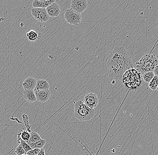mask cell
I'll use <instances>...</instances> for the list:
<instances>
[{
  "instance_id": "1",
  "label": "cell",
  "mask_w": 158,
  "mask_h": 155,
  "mask_svg": "<svg viewBox=\"0 0 158 155\" xmlns=\"http://www.w3.org/2000/svg\"><path fill=\"white\" fill-rule=\"evenodd\" d=\"M133 68L131 57L123 47H116L111 52L107 62L108 76L122 80L124 73Z\"/></svg>"
},
{
  "instance_id": "2",
  "label": "cell",
  "mask_w": 158,
  "mask_h": 155,
  "mask_svg": "<svg viewBox=\"0 0 158 155\" xmlns=\"http://www.w3.org/2000/svg\"><path fill=\"white\" fill-rule=\"evenodd\" d=\"M122 81L127 89L130 90H136L142 85L141 74L133 68L130 69L124 73Z\"/></svg>"
},
{
  "instance_id": "3",
  "label": "cell",
  "mask_w": 158,
  "mask_h": 155,
  "mask_svg": "<svg viewBox=\"0 0 158 155\" xmlns=\"http://www.w3.org/2000/svg\"><path fill=\"white\" fill-rule=\"evenodd\" d=\"M157 65L158 58L155 55L150 54L145 55L136 63V70L142 74L148 72H153Z\"/></svg>"
},
{
  "instance_id": "4",
  "label": "cell",
  "mask_w": 158,
  "mask_h": 155,
  "mask_svg": "<svg viewBox=\"0 0 158 155\" xmlns=\"http://www.w3.org/2000/svg\"><path fill=\"white\" fill-rule=\"evenodd\" d=\"M95 111L86 105L82 101L76 102L74 105V116L81 122L89 121L94 117Z\"/></svg>"
},
{
  "instance_id": "5",
  "label": "cell",
  "mask_w": 158,
  "mask_h": 155,
  "mask_svg": "<svg viewBox=\"0 0 158 155\" xmlns=\"http://www.w3.org/2000/svg\"><path fill=\"white\" fill-rule=\"evenodd\" d=\"M64 18L70 25L75 26L79 25L82 20L81 14L74 11L71 8L65 11Z\"/></svg>"
},
{
  "instance_id": "6",
  "label": "cell",
  "mask_w": 158,
  "mask_h": 155,
  "mask_svg": "<svg viewBox=\"0 0 158 155\" xmlns=\"http://www.w3.org/2000/svg\"><path fill=\"white\" fill-rule=\"evenodd\" d=\"M31 13L35 20L40 22H45L49 20V17L45 8H32Z\"/></svg>"
},
{
  "instance_id": "7",
  "label": "cell",
  "mask_w": 158,
  "mask_h": 155,
  "mask_svg": "<svg viewBox=\"0 0 158 155\" xmlns=\"http://www.w3.org/2000/svg\"><path fill=\"white\" fill-rule=\"evenodd\" d=\"M88 4V2L86 0H72L71 8L81 14L86 10Z\"/></svg>"
},
{
  "instance_id": "8",
  "label": "cell",
  "mask_w": 158,
  "mask_h": 155,
  "mask_svg": "<svg viewBox=\"0 0 158 155\" xmlns=\"http://www.w3.org/2000/svg\"><path fill=\"white\" fill-rule=\"evenodd\" d=\"M84 103L92 109L97 107L99 102V98L95 93H90L85 95L84 98Z\"/></svg>"
},
{
  "instance_id": "9",
  "label": "cell",
  "mask_w": 158,
  "mask_h": 155,
  "mask_svg": "<svg viewBox=\"0 0 158 155\" xmlns=\"http://www.w3.org/2000/svg\"><path fill=\"white\" fill-rule=\"evenodd\" d=\"M34 92L37 101L42 103H45L47 102L51 96V92L49 89L34 90Z\"/></svg>"
},
{
  "instance_id": "10",
  "label": "cell",
  "mask_w": 158,
  "mask_h": 155,
  "mask_svg": "<svg viewBox=\"0 0 158 155\" xmlns=\"http://www.w3.org/2000/svg\"><path fill=\"white\" fill-rule=\"evenodd\" d=\"M46 10L50 17H58L61 13L60 7L56 2L51 4L46 8Z\"/></svg>"
},
{
  "instance_id": "11",
  "label": "cell",
  "mask_w": 158,
  "mask_h": 155,
  "mask_svg": "<svg viewBox=\"0 0 158 155\" xmlns=\"http://www.w3.org/2000/svg\"><path fill=\"white\" fill-rule=\"evenodd\" d=\"M37 80L32 77L27 78L23 82V86L24 90H34L36 86Z\"/></svg>"
},
{
  "instance_id": "12",
  "label": "cell",
  "mask_w": 158,
  "mask_h": 155,
  "mask_svg": "<svg viewBox=\"0 0 158 155\" xmlns=\"http://www.w3.org/2000/svg\"><path fill=\"white\" fill-rule=\"evenodd\" d=\"M55 2V0H46L39 1L35 0L32 2V6L34 8H45L46 9L53 3Z\"/></svg>"
},
{
  "instance_id": "13",
  "label": "cell",
  "mask_w": 158,
  "mask_h": 155,
  "mask_svg": "<svg viewBox=\"0 0 158 155\" xmlns=\"http://www.w3.org/2000/svg\"><path fill=\"white\" fill-rule=\"evenodd\" d=\"M23 96L26 100L31 103H33L37 101L34 90H24Z\"/></svg>"
},
{
  "instance_id": "14",
  "label": "cell",
  "mask_w": 158,
  "mask_h": 155,
  "mask_svg": "<svg viewBox=\"0 0 158 155\" xmlns=\"http://www.w3.org/2000/svg\"><path fill=\"white\" fill-rule=\"evenodd\" d=\"M50 86L48 82L44 79L37 80L36 86L34 90H43L49 89Z\"/></svg>"
},
{
  "instance_id": "15",
  "label": "cell",
  "mask_w": 158,
  "mask_h": 155,
  "mask_svg": "<svg viewBox=\"0 0 158 155\" xmlns=\"http://www.w3.org/2000/svg\"><path fill=\"white\" fill-rule=\"evenodd\" d=\"M27 143L32 149H35V148L41 149V148H42L45 145L46 141L45 140L42 139L41 140L35 143L30 142L29 141H27Z\"/></svg>"
},
{
  "instance_id": "16",
  "label": "cell",
  "mask_w": 158,
  "mask_h": 155,
  "mask_svg": "<svg viewBox=\"0 0 158 155\" xmlns=\"http://www.w3.org/2000/svg\"><path fill=\"white\" fill-rule=\"evenodd\" d=\"M39 34L37 33L35 31L31 30L27 33V34H26V36L29 39V40L32 42H34L40 39L39 37Z\"/></svg>"
},
{
  "instance_id": "17",
  "label": "cell",
  "mask_w": 158,
  "mask_h": 155,
  "mask_svg": "<svg viewBox=\"0 0 158 155\" xmlns=\"http://www.w3.org/2000/svg\"><path fill=\"white\" fill-rule=\"evenodd\" d=\"M31 133L28 130L25 131L24 130H21V132L18 134V137L21 138L24 141H28L30 138Z\"/></svg>"
},
{
  "instance_id": "18",
  "label": "cell",
  "mask_w": 158,
  "mask_h": 155,
  "mask_svg": "<svg viewBox=\"0 0 158 155\" xmlns=\"http://www.w3.org/2000/svg\"><path fill=\"white\" fill-rule=\"evenodd\" d=\"M155 76V75L153 72H148L142 74L143 79L145 82L147 83H149Z\"/></svg>"
},
{
  "instance_id": "19",
  "label": "cell",
  "mask_w": 158,
  "mask_h": 155,
  "mask_svg": "<svg viewBox=\"0 0 158 155\" xmlns=\"http://www.w3.org/2000/svg\"><path fill=\"white\" fill-rule=\"evenodd\" d=\"M149 87L151 90L155 91L158 87V77L155 76L152 80L149 83Z\"/></svg>"
},
{
  "instance_id": "20",
  "label": "cell",
  "mask_w": 158,
  "mask_h": 155,
  "mask_svg": "<svg viewBox=\"0 0 158 155\" xmlns=\"http://www.w3.org/2000/svg\"><path fill=\"white\" fill-rule=\"evenodd\" d=\"M41 140L42 139L41 136L37 132L34 131V132L31 133L30 138L29 141L31 143H35Z\"/></svg>"
},
{
  "instance_id": "21",
  "label": "cell",
  "mask_w": 158,
  "mask_h": 155,
  "mask_svg": "<svg viewBox=\"0 0 158 155\" xmlns=\"http://www.w3.org/2000/svg\"><path fill=\"white\" fill-rule=\"evenodd\" d=\"M17 140L18 142L20 144H21V145L23 147V149H24V150H25V152H26V153H27L28 152H29V151L32 150V149L31 148L30 146L27 143V142L24 141L22 140L21 138L18 137Z\"/></svg>"
},
{
  "instance_id": "22",
  "label": "cell",
  "mask_w": 158,
  "mask_h": 155,
  "mask_svg": "<svg viewBox=\"0 0 158 155\" xmlns=\"http://www.w3.org/2000/svg\"><path fill=\"white\" fill-rule=\"evenodd\" d=\"M22 118H23V121H24V124H25V126H26V128H27V130L29 131V132L31 133V125H30L29 123V117L25 115V114H23L22 115Z\"/></svg>"
},
{
  "instance_id": "23",
  "label": "cell",
  "mask_w": 158,
  "mask_h": 155,
  "mask_svg": "<svg viewBox=\"0 0 158 155\" xmlns=\"http://www.w3.org/2000/svg\"><path fill=\"white\" fill-rule=\"evenodd\" d=\"M15 153L17 155H23L27 154L23 149V147L20 144L18 145L15 149Z\"/></svg>"
},
{
  "instance_id": "24",
  "label": "cell",
  "mask_w": 158,
  "mask_h": 155,
  "mask_svg": "<svg viewBox=\"0 0 158 155\" xmlns=\"http://www.w3.org/2000/svg\"><path fill=\"white\" fill-rule=\"evenodd\" d=\"M41 149L40 148H35V149H32L28 152L27 153V154L28 155H38L41 151Z\"/></svg>"
},
{
  "instance_id": "25",
  "label": "cell",
  "mask_w": 158,
  "mask_h": 155,
  "mask_svg": "<svg viewBox=\"0 0 158 155\" xmlns=\"http://www.w3.org/2000/svg\"><path fill=\"white\" fill-rule=\"evenodd\" d=\"M153 72L155 74V76L158 77V65L156 66V68H155L154 71H153Z\"/></svg>"
},
{
  "instance_id": "26",
  "label": "cell",
  "mask_w": 158,
  "mask_h": 155,
  "mask_svg": "<svg viewBox=\"0 0 158 155\" xmlns=\"http://www.w3.org/2000/svg\"><path fill=\"white\" fill-rule=\"evenodd\" d=\"M38 155H45V151L43 148H41V151Z\"/></svg>"
},
{
  "instance_id": "27",
  "label": "cell",
  "mask_w": 158,
  "mask_h": 155,
  "mask_svg": "<svg viewBox=\"0 0 158 155\" xmlns=\"http://www.w3.org/2000/svg\"><path fill=\"white\" fill-rule=\"evenodd\" d=\"M157 91H158V88H157Z\"/></svg>"
},
{
  "instance_id": "28",
  "label": "cell",
  "mask_w": 158,
  "mask_h": 155,
  "mask_svg": "<svg viewBox=\"0 0 158 155\" xmlns=\"http://www.w3.org/2000/svg\"><path fill=\"white\" fill-rule=\"evenodd\" d=\"M28 155L27 154H24V155Z\"/></svg>"
}]
</instances>
